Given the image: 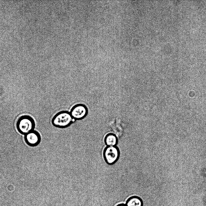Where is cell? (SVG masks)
<instances>
[{
	"instance_id": "4",
	"label": "cell",
	"mask_w": 206,
	"mask_h": 206,
	"mask_svg": "<svg viewBox=\"0 0 206 206\" xmlns=\"http://www.w3.org/2000/svg\"><path fill=\"white\" fill-rule=\"evenodd\" d=\"M119 151L115 146H107L103 151V155L105 162L109 164L115 163L118 159Z\"/></svg>"
},
{
	"instance_id": "1",
	"label": "cell",
	"mask_w": 206,
	"mask_h": 206,
	"mask_svg": "<svg viewBox=\"0 0 206 206\" xmlns=\"http://www.w3.org/2000/svg\"><path fill=\"white\" fill-rule=\"evenodd\" d=\"M73 120L70 112L67 110H62L56 113L53 116L51 123L55 127L65 128L69 127Z\"/></svg>"
},
{
	"instance_id": "7",
	"label": "cell",
	"mask_w": 206,
	"mask_h": 206,
	"mask_svg": "<svg viewBox=\"0 0 206 206\" xmlns=\"http://www.w3.org/2000/svg\"><path fill=\"white\" fill-rule=\"evenodd\" d=\"M104 141L107 146H114L117 143V138L114 134L109 133L105 137Z\"/></svg>"
},
{
	"instance_id": "6",
	"label": "cell",
	"mask_w": 206,
	"mask_h": 206,
	"mask_svg": "<svg viewBox=\"0 0 206 206\" xmlns=\"http://www.w3.org/2000/svg\"><path fill=\"white\" fill-rule=\"evenodd\" d=\"M125 204L126 206H143V202L140 198L134 195L127 199Z\"/></svg>"
},
{
	"instance_id": "5",
	"label": "cell",
	"mask_w": 206,
	"mask_h": 206,
	"mask_svg": "<svg viewBox=\"0 0 206 206\" xmlns=\"http://www.w3.org/2000/svg\"><path fill=\"white\" fill-rule=\"evenodd\" d=\"M24 139L26 144L31 147L38 145L40 142L41 140L40 134L34 130L25 135Z\"/></svg>"
},
{
	"instance_id": "2",
	"label": "cell",
	"mask_w": 206,
	"mask_h": 206,
	"mask_svg": "<svg viewBox=\"0 0 206 206\" xmlns=\"http://www.w3.org/2000/svg\"><path fill=\"white\" fill-rule=\"evenodd\" d=\"M35 126L34 120L28 116H21L18 120L16 124L18 131L20 133L24 135L33 131Z\"/></svg>"
},
{
	"instance_id": "3",
	"label": "cell",
	"mask_w": 206,
	"mask_h": 206,
	"mask_svg": "<svg viewBox=\"0 0 206 206\" xmlns=\"http://www.w3.org/2000/svg\"><path fill=\"white\" fill-rule=\"evenodd\" d=\"M88 109L85 104L77 103L71 108L70 113L74 120H81L85 118L88 114Z\"/></svg>"
},
{
	"instance_id": "8",
	"label": "cell",
	"mask_w": 206,
	"mask_h": 206,
	"mask_svg": "<svg viewBox=\"0 0 206 206\" xmlns=\"http://www.w3.org/2000/svg\"><path fill=\"white\" fill-rule=\"evenodd\" d=\"M116 206H126V205L123 203H120L118 204Z\"/></svg>"
}]
</instances>
